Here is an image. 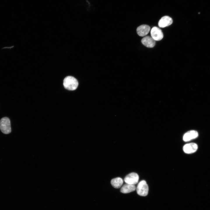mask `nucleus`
Returning a JSON list of instances; mask_svg holds the SVG:
<instances>
[{
    "instance_id": "nucleus-10",
    "label": "nucleus",
    "mask_w": 210,
    "mask_h": 210,
    "mask_svg": "<svg viewBox=\"0 0 210 210\" xmlns=\"http://www.w3.org/2000/svg\"><path fill=\"white\" fill-rule=\"evenodd\" d=\"M142 43L148 48H153L155 45V41L151 37L147 36L144 37L141 40Z\"/></svg>"
},
{
    "instance_id": "nucleus-2",
    "label": "nucleus",
    "mask_w": 210,
    "mask_h": 210,
    "mask_svg": "<svg viewBox=\"0 0 210 210\" xmlns=\"http://www.w3.org/2000/svg\"><path fill=\"white\" fill-rule=\"evenodd\" d=\"M0 129L2 132L5 134L11 132L10 121L7 117L2 118L0 120Z\"/></svg>"
},
{
    "instance_id": "nucleus-9",
    "label": "nucleus",
    "mask_w": 210,
    "mask_h": 210,
    "mask_svg": "<svg viewBox=\"0 0 210 210\" xmlns=\"http://www.w3.org/2000/svg\"><path fill=\"white\" fill-rule=\"evenodd\" d=\"M197 132L195 130H190L185 133L183 136V140L185 142L189 141L198 137Z\"/></svg>"
},
{
    "instance_id": "nucleus-6",
    "label": "nucleus",
    "mask_w": 210,
    "mask_h": 210,
    "mask_svg": "<svg viewBox=\"0 0 210 210\" xmlns=\"http://www.w3.org/2000/svg\"><path fill=\"white\" fill-rule=\"evenodd\" d=\"M197 145L193 143L186 144L183 147L184 152L187 154L193 153L197 151Z\"/></svg>"
},
{
    "instance_id": "nucleus-7",
    "label": "nucleus",
    "mask_w": 210,
    "mask_h": 210,
    "mask_svg": "<svg viewBox=\"0 0 210 210\" xmlns=\"http://www.w3.org/2000/svg\"><path fill=\"white\" fill-rule=\"evenodd\" d=\"M173 22L172 19L168 16L162 17L159 20L158 25L159 27L164 28L172 24Z\"/></svg>"
},
{
    "instance_id": "nucleus-5",
    "label": "nucleus",
    "mask_w": 210,
    "mask_h": 210,
    "mask_svg": "<svg viewBox=\"0 0 210 210\" xmlns=\"http://www.w3.org/2000/svg\"><path fill=\"white\" fill-rule=\"evenodd\" d=\"M150 34L151 37L155 41L161 40L163 37L161 30L156 27H154L152 28Z\"/></svg>"
},
{
    "instance_id": "nucleus-12",
    "label": "nucleus",
    "mask_w": 210,
    "mask_h": 210,
    "mask_svg": "<svg viewBox=\"0 0 210 210\" xmlns=\"http://www.w3.org/2000/svg\"><path fill=\"white\" fill-rule=\"evenodd\" d=\"M123 179L120 177H117L112 179L111 181L112 186L114 188H120L123 183Z\"/></svg>"
},
{
    "instance_id": "nucleus-4",
    "label": "nucleus",
    "mask_w": 210,
    "mask_h": 210,
    "mask_svg": "<svg viewBox=\"0 0 210 210\" xmlns=\"http://www.w3.org/2000/svg\"><path fill=\"white\" fill-rule=\"evenodd\" d=\"M139 180V175L137 173L134 172L129 174L124 179V181L126 183L134 185L138 183Z\"/></svg>"
},
{
    "instance_id": "nucleus-11",
    "label": "nucleus",
    "mask_w": 210,
    "mask_h": 210,
    "mask_svg": "<svg viewBox=\"0 0 210 210\" xmlns=\"http://www.w3.org/2000/svg\"><path fill=\"white\" fill-rule=\"evenodd\" d=\"M136 189L134 185L126 183L121 187L120 191L123 193H127L134 191Z\"/></svg>"
},
{
    "instance_id": "nucleus-8",
    "label": "nucleus",
    "mask_w": 210,
    "mask_h": 210,
    "mask_svg": "<svg viewBox=\"0 0 210 210\" xmlns=\"http://www.w3.org/2000/svg\"><path fill=\"white\" fill-rule=\"evenodd\" d=\"M150 30V27L146 24L141 25L138 27L136 32L138 35L141 36H144L147 35Z\"/></svg>"
},
{
    "instance_id": "nucleus-1",
    "label": "nucleus",
    "mask_w": 210,
    "mask_h": 210,
    "mask_svg": "<svg viewBox=\"0 0 210 210\" xmlns=\"http://www.w3.org/2000/svg\"><path fill=\"white\" fill-rule=\"evenodd\" d=\"M78 83L77 80L74 77L68 76L66 77L63 80L64 88L70 90H75L78 87Z\"/></svg>"
},
{
    "instance_id": "nucleus-3",
    "label": "nucleus",
    "mask_w": 210,
    "mask_h": 210,
    "mask_svg": "<svg viewBox=\"0 0 210 210\" xmlns=\"http://www.w3.org/2000/svg\"><path fill=\"white\" fill-rule=\"evenodd\" d=\"M148 190V186L145 180L140 181L138 183L136 188L137 193L141 196H145L147 195Z\"/></svg>"
}]
</instances>
